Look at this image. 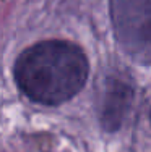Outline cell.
Listing matches in <instances>:
<instances>
[{"instance_id":"6da1fadb","label":"cell","mask_w":151,"mask_h":152,"mask_svg":"<svg viewBox=\"0 0 151 152\" xmlns=\"http://www.w3.org/2000/svg\"><path fill=\"white\" fill-rule=\"evenodd\" d=\"M89 63L78 45L67 41H42L28 47L16 60L18 88L31 100L59 105L83 89Z\"/></svg>"},{"instance_id":"7a4b0ae2","label":"cell","mask_w":151,"mask_h":152,"mask_svg":"<svg viewBox=\"0 0 151 152\" xmlns=\"http://www.w3.org/2000/svg\"><path fill=\"white\" fill-rule=\"evenodd\" d=\"M117 44L133 61L151 65V0H110Z\"/></svg>"},{"instance_id":"3957f363","label":"cell","mask_w":151,"mask_h":152,"mask_svg":"<svg viewBox=\"0 0 151 152\" xmlns=\"http://www.w3.org/2000/svg\"><path fill=\"white\" fill-rule=\"evenodd\" d=\"M133 100V88L117 78H109L101 97L99 120L106 131L114 133L122 126Z\"/></svg>"}]
</instances>
